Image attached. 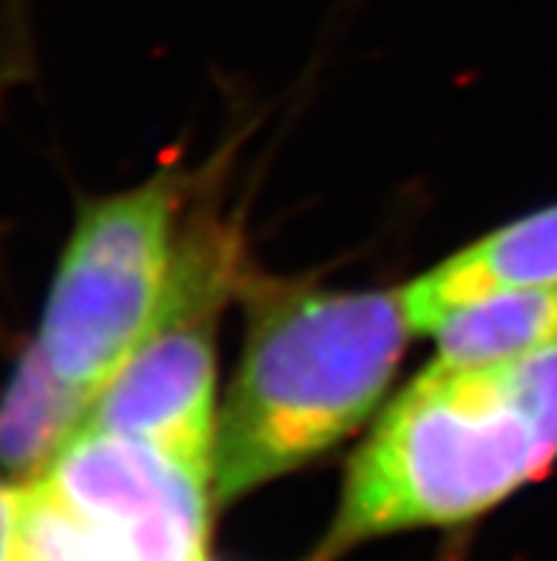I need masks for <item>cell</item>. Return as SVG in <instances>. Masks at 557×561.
I'll list each match as a JSON object with an SVG mask.
<instances>
[{
    "label": "cell",
    "mask_w": 557,
    "mask_h": 561,
    "mask_svg": "<svg viewBox=\"0 0 557 561\" xmlns=\"http://www.w3.org/2000/svg\"><path fill=\"white\" fill-rule=\"evenodd\" d=\"M213 442L231 502L330 450L379 408L413 331L402 291L262 285Z\"/></svg>",
    "instance_id": "cell-1"
},
{
    "label": "cell",
    "mask_w": 557,
    "mask_h": 561,
    "mask_svg": "<svg viewBox=\"0 0 557 561\" xmlns=\"http://www.w3.org/2000/svg\"><path fill=\"white\" fill-rule=\"evenodd\" d=\"M12 561H137L108 527L83 519L40 477L18 491Z\"/></svg>",
    "instance_id": "cell-9"
},
{
    "label": "cell",
    "mask_w": 557,
    "mask_h": 561,
    "mask_svg": "<svg viewBox=\"0 0 557 561\" xmlns=\"http://www.w3.org/2000/svg\"><path fill=\"white\" fill-rule=\"evenodd\" d=\"M40 479L66 507L120 536L137 561H205L208 470L151 442L78 427Z\"/></svg>",
    "instance_id": "cell-5"
},
{
    "label": "cell",
    "mask_w": 557,
    "mask_h": 561,
    "mask_svg": "<svg viewBox=\"0 0 557 561\" xmlns=\"http://www.w3.org/2000/svg\"><path fill=\"white\" fill-rule=\"evenodd\" d=\"M444 368L507 363L557 340V285H526L459 306L432 328Z\"/></svg>",
    "instance_id": "cell-7"
},
{
    "label": "cell",
    "mask_w": 557,
    "mask_h": 561,
    "mask_svg": "<svg viewBox=\"0 0 557 561\" xmlns=\"http://www.w3.org/2000/svg\"><path fill=\"white\" fill-rule=\"evenodd\" d=\"M179 199L183 183L160 174L89 206L74 226L37 345L89 402L154 325L177 256Z\"/></svg>",
    "instance_id": "cell-3"
},
{
    "label": "cell",
    "mask_w": 557,
    "mask_h": 561,
    "mask_svg": "<svg viewBox=\"0 0 557 561\" xmlns=\"http://www.w3.org/2000/svg\"><path fill=\"white\" fill-rule=\"evenodd\" d=\"M240 277V249L222 228L177 245L163 306L146 340L100 391L80 427L151 442L213 477L217 317Z\"/></svg>",
    "instance_id": "cell-4"
},
{
    "label": "cell",
    "mask_w": 557,
    "mask_h": 561,
    "mask_svg": "<svg viewBox=\"0 0 557 561\" xmlns=\"http://www.w3.org/2000/svg\"><path fill=\"white\" fill-rule=\"evenodd\" d=\"M557 462V416L523 356L421 377L356 454L327 556L356 541L480 516Z\"/></svg>",
    "instance_id": "cell-2"
},
{
    "label": "cell",
    "mask_w": 557,
    "mask_h": 561,
    "mask_svg": "<svg viewBox=\"0 0 557 561\" xmlns=\"http://www.w3.org/2000/svg\"><path fill=\"white\" fill-rule=\"evenodd\" d=\"M14 525H18V491L0 488V561H12Z\"/></svg>",
    "instance_id": "cell-10"
},
{
    "label": "cell",
    "mask_w": 557,
    "mask_h": 561,
    "mask_svg": "<svg viewBox=\"0 0 557 561\" xmlns=\"http://www.w3.org/2000/svg\"><path fill=\"white\" fill-rule=\"evenodd\" d=\"M526 285H557V203L480 237L402 294L413 331L432 334L459 306Z\"/></svg>",
    "instance_id": "cell-6"
},
{
    "label": "cell",
    "mask_w": 557,
    "mask_h": 561,
    "mask_svg": "<svg viewBox=\"0 0 557 561\" xmlns=\"http://www.w3.org/2000/svg\"><path fill=\"white\" fill-rule=\"evenodd\" d=\"M92 402L57 377L40 345L21 359L0 399V468L32 477L49 462L83 425Z\"/></svg>",
    "instance_id": "cell-8"
}]
</instances>
